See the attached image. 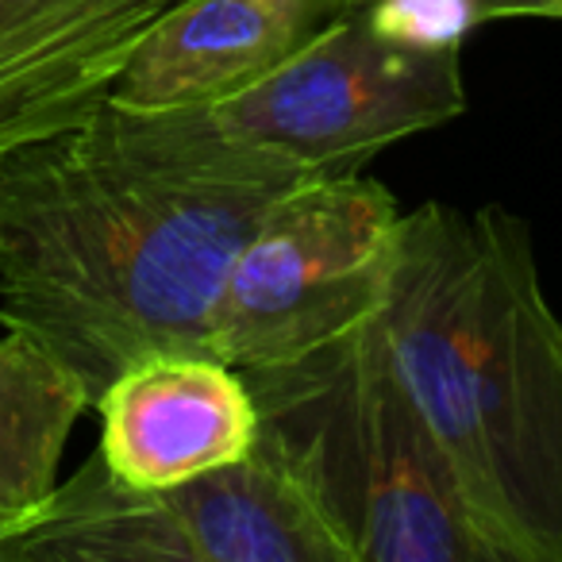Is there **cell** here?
Here are the masks:
<instances>
[{"instance_id":"obj_1","label":"cell","mask_w":562,"mask_h":562,"mask_svg":"<svg viewBox=\"0 0 562 562\" xmlns=\"http://www.w3.org/2000/svg\"><path fill=\"white\" fill-rule=\"evenodd\" d=\"M212 109L93 112L0 162V324L89 401L150 355H212V313L262 216L313 181Z\"/></svg>"},{"instance_id":"obj_2","label":"cell","mask_w":562,"mask_h":562,"mask_svg":"<svg viewBox=\"0 0 562 562\" xmlns=\"http://www.w3.org/2000/svg\"><path fill=\"white\" fill-rule=\"evenodd\" d=\"M393 362L493 562H562V321L516 212L401 216L378 313Z\"/></svg>"},{"instance_id":"obj_3","label":"cell","mask_w":562,"mask_h":562,"mask_svg":"<svg viewBox=\"0 0 562 562\" xmlns=\"http://www.w3.org/2000/svg\"><path fill=\"white\" fill-rule=\"evenodd\" d=\"M243 378L255 443L297 477L351 562H493L378 316Z\"/></svg>"},{"instance_id":"obj_4","label":"cell","mask_w":562,"mask_h":562,"mask_svg":"<svg viewBox=\"0 0 562 562\" xmlns=\"http://www.w3.org/2000/svg\"><path fill=\"white\" fill-rule=\"evenodd\" d=\"M0 562H351L266 447L170 490H135L101 451L0 524Z\"/></svg>"},{"instance_id":"obj_5","label":"cell","mask_w":562,"mask_h":562,"mask_svg":"<svg viewBox=\"0 0 562 562\" xmlns=\"http://www.w3.org/2000/svg\"><path fill=\"white\" fill-rule=\"evenodd\" d=\"M401 216L397 196L367 173L285 193L220 285L212 355L235 370L278 367L374 321L397 266Z\"/></svg>"},{"instance_id":"obj_6","label":"cell","mask_w":562,"mask_h":562,"mask_svg":"<svg viewBox=\"0 0 562 562\" xmlns=\"http://www.w3.org/2000/svg\"><path fill=\"white\" fill-rule=\"evenodd\" d=\"M467 104L462 47H401L359 9L212 112L239 139L293 158L316 178H339L362 173L408 135L459 120Z\"/></svg>"},{"instance_id":"obj_7","label":"cell","mask_w":562,"mask_h":562,"mask_svg":"<svg viewBox=\"0 0 562 562\" xmlns=\"http://www.w3.org/2000/svg\"><path fill=\"white\" fill-rule=\"evenodd\" d=\"M178 0H0V162L109 101Z\"/></svg>"},{"instance_id":"obj_8","label":"cell","mask_w":562,"mask_h":562,"mask_svg":"<svg viewBox=\"0 0 562 562\" xmlns=\"http://www.w3.org/2000/svg\"><path fill=\"white\" fill-rule=\"evenodd\" d=\"M104 467L135 490H170L255 447L258 408L243 370L216 355H150L93 401Z\"/></svg>"},{"instance_id":"obj_9","label":"cell","mask_w":562,"mask_h":562,"mask_svg":"<svg viewBox=\"0 0 562 562\" xmlns=\"http://www.w3.org/2000/svg\"><path fill=\"white\" fill-rule=\"evenodd\" d=\"M367 0H178L135 47L112 101L216 109Z\"/></svg>"},{"instance_id":"obj_10","label":"cell","mask_w":562,"mask_h":562,"mask_svg":"<svg viewBox=\"0 0 562 562\" xmlns=\"http://www.w3.org/2000/svg\"><path fill=\"white\" fill-rule=\"evenodd\" d=\"M93 408L81 378L35 339H0V524L32 513L58 485L66 439Z\"/></svg>"},{"instance_id":"obj_11","label":"cell","mask_w":562,"mask_h":562,"mask_svg":"<svg viewBox=\"0 0 562 562\" xmlns=\"http://www.w3.org/2000/svg\"><path fill=\"white\" fill-rule=\"evenodd\" d=\"M367 20L378 35L416 50L462 47L477 24H485L477 0H370Z\"/></svg>"},{"instance_id":"obj_12","label":"cell","mask_w":562,"mask_h":562,"mask_svg":"<svg viewBox=\"0 0 562 562\" xmlns=\"http://www.w3.org/2000/svg\"><path fill=\"white\" fill-rule=\"evenodd\" d=\"M370 4V0H367ZM485 20H508V16H539L551 20V0H477Z\"/></svg>"},{"instance_id":"obj_13","label":"cell","mask_w":562,"mask_h":562,"mask_svg":"<svg viewBox=\"0 0 562 562\" xmlns=\"http://www.w3.org/2000/svg\"><path fill=\"white\" fill-rule=\"evenodd\" d=\"M551 20H562V0H551Z\"/></svg>"}]
</instances>
